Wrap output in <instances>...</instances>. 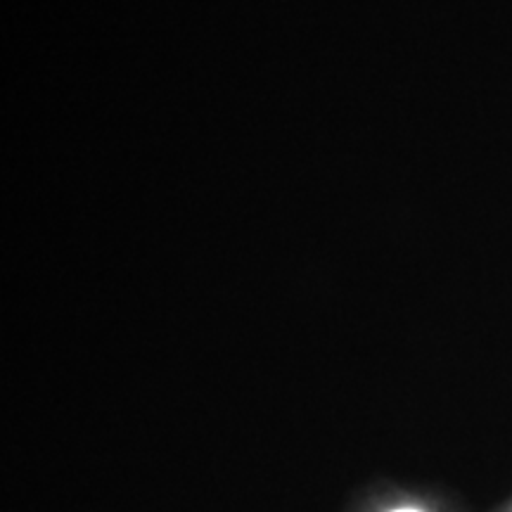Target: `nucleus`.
Listing matches in <instances>:
<instances>
[{
  "label": "nucleus",
  "instance_id": "f257e3e1",
  "mask_svg": "<svg viewBox=\"0 0 512 512\" xmlns=\"http://www.w3.org/2000/svg\"><path fill=\"white\" fill-rule=\"evenodd\" d=\"M394 512H420V510H413V508H401V510H394Z\"/></svg>",
  "mask_w": 512,
  "mask_h": 512
}]
</instances>
